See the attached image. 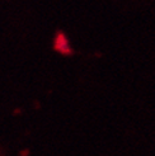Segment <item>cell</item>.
<instances>
[{
	"mask_svg": "<svg viewBox=\"0 0 155 156\" xmlns=\"http://www.w3.org/2000/svg\"><path fill=\"white\" fill-rule=\"evenodd\" d=\"M53 48H55L59 53L65 55V56H70V55L74 53L70 43H69L67 37L63 32H57V34L55 37V41H53Z\"/></svg>",
	"mask_w": 155,
	"mask_h": 156,
	"instance_id": "cell-1",
	"label": "cell"
}]
</instances>
